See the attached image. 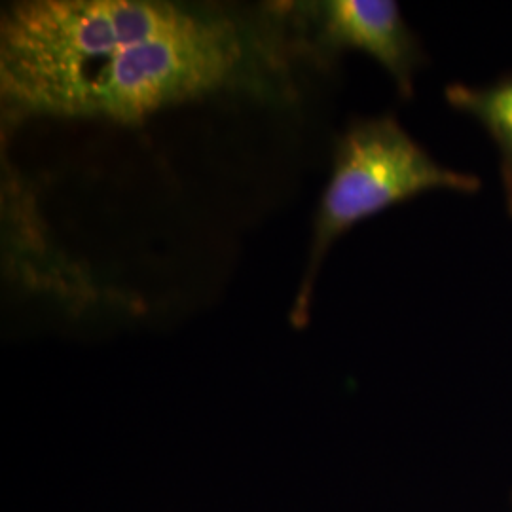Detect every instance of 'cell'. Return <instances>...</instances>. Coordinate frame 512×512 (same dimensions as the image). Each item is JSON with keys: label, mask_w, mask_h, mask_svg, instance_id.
<instances>
[{"label": "cell", "mask_w": 512, "mask_h": 512, "mask_svg": "<svg viewBox=\"0 0 512 512\" xmlns=\"http://www.w3.org/2000/svg\"><path fill=\"white\" fill-rule=\"evenodd\" d=\"M281 10L251 18L209 6L192 25L129 44L2 99L10 122L29 118L141 124L167 107L222 92L268 93L285 73Z\"/></svg>", "instance_id": "6da1fadb"}, {"label": "cell", "mask_w": 512, "mask_h": 512, "mask_svg": "<svg viewBox=\"0 0 512 512\" xmlns=\"http://www.w3.org/2000/svg\"><path fill=\"white\" fill-rule=\"evenodd\" d=\"M480 186L473 173L439 164L393 114L351 120L336 139L329 183L313 219L306 272L291 310L294 327L308 323L321 264L355 224L427 192L476 194Z\"/></svg>", "instance_id": "7a4b0ae2"}, {"label": "cell", "mask_w": 512, "mask_h": 512, "mask_svg": "<svg viewBox=\"0 0 512 512\" xmlns=\"http://www.w3.org/2000/svg\"><path fill=\"white\" fill-rule=\"evenodd\" d=\"M298 23L306 48L321 63L346 50L378 61L404 99L414 95V76L425 63L420 40L391 0H315L287 10Z\"/></svg>", "instance_id": "277c9868"}, {"label": "cell", "mask_w": 512, "mask_h": 512, "mask_svg": "<svg viewBox=\"0 0 512 512\" xmlns=\"http://www.w3.org/2000/svg\"><path fill=\"white\" fill-rule=\"evenodd\" d=\"M209 4L173 0H21L0 18V99L184 29Z\"/></svg>", "instance_id": "3957f363"}, {"label": "cell", "mask_w": 512, "mask_h": 512, "mask_svg": "<svg viewBox=\"0 0 512 512\" xmlns=\"http://www.w3.org/2000/svg\"><path fill=\"white\" fill-rule=\"evenodd\" d=\"M446 99L454 109L475 118L499 152V171L507 211L512 217V73L488 86L452 84Z\"/></svg>", "instance_id": "5b68a950"}]
</instances>
